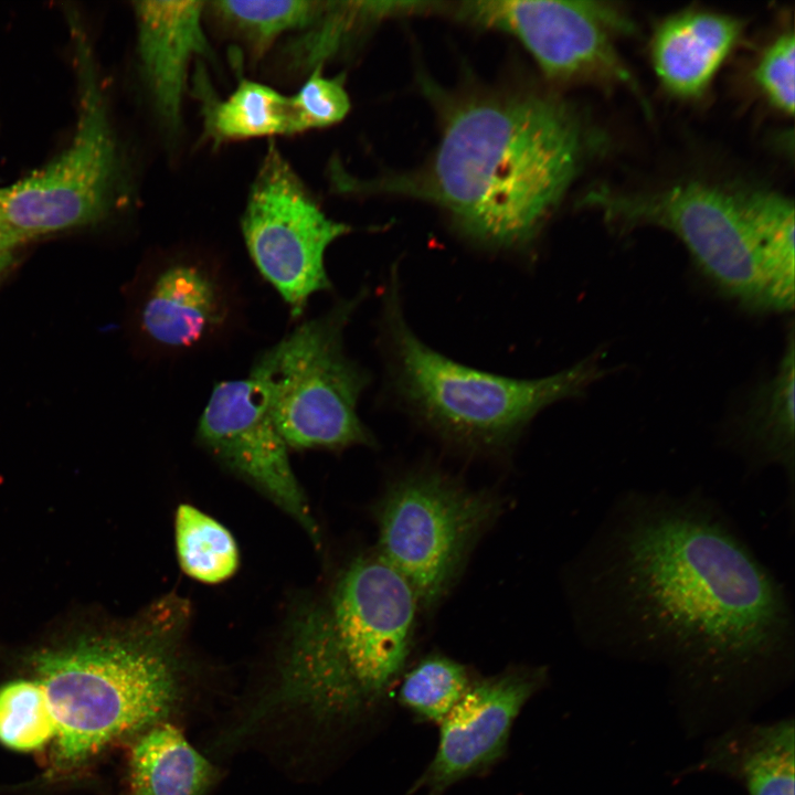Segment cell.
Masks as SVG:
<instances>
[{
  "label": "cell",
  "mask_w": 795,
  "mask_h": 795,
  "mask_svg": "<svg viewBox=\"0 0 795 795\" xmlns=\"http://www.w3.org/2000/svg\"><path fill=\"white\" fill-rule=\"evenodd\" d=\"M219 771L168 721L137 735L128 753V795H204Z\"/></svg>",
  "instance_id": "obj_17"
},
{
  "label": "cell",
  "mask_w": 795,
  "mask_h": 795,
  "mask_svg": "<svg viewBox=\"0 0 795 795\" xmlns=\"http://www.w3.org/2000/svg\"><path fill=\"white\" fill-rule=\"evenodd\" d=\"M186 618L180 602L167 600L139 632L82 638L31 656L56 729L50 781L80 774L109 749L168 721L183 695Z\"/></svg>",
  "instance_id": "obj_3"
},
{
  "label": "cell",
  "mask_w": 795,
  "mask_h": 795,
  "mask_svg": "<svg viewBox=\"0 0 795 795\" xmlns=\"http://www.w3.org/2000/svg\"><path fill=\"white\" fill-rule=\"evenodd\" d=\"M583 203L625 226L653 224L669 230L722 292L744 307L768 309L753 240L735 193L700 182L646 193L600 188L587 193Z\"/></svg>",
  "instance_id": "obj_9"
},
{
  "label": "cell",
  "mask_w": 795,
  "mask_h": 795,
  "mask_svg": "<svg viewBox=\"0 0 795 795\" xmlns=\"http://www.w3.org/2000/svg\"><path fill=\"white\" fill-rule=\"evenodd\" d=\"M471 682L462 664L434 655L420 661L404 677L399 698L416 716L439 724Z\"/></svg>",
  "instance_id": "obj_25"
},
{
  "label": "cell",
  "mask_w": 795,
  "mask_h": 795,
  "mask_svg": "<svg viewBox=\"0 0 795 795\" xmlns=\"http://www.w3.org/2000/svg\"><path fill=\"white\" fill-rule=\"evenodd\" d=\"M134 6L144 77L160 121L176 132L190 66L211 53L203 29L205 1L147 0Z\"/></svg>",
  "instance_id": "obj_15"
},
{
  "label": "cell",
  "mask_w": 795,
  "mask_h": 795,
  "mask_svg": "<svg viewBox=\"0 0 795 795\" xmlns=\"http://www.w3.org/2000/svg\"><path fill=\"white\" fill-rule=\"evenodd\" d=\"M176 547L183 572L203 583H220L239 566L233 536L220 522L190 505L176 513Z\"/></svg>",
  "instance_id": "obj_23"
},
{
  "label": "cell",
  "mask_w": 795,
  "mask_h": 795,
  "mask_svg": "<svg viewBox=\"0 0 795 795\" xmlns=\"http://www.w3.org/2000/svg\"><path fill=\"white\" fill-rule=\"evenodd\" d=\"M363 294L306 320L256 359L248 379L288 447L373 445L358 401L370 379L344 352L343 332Z\"/></svg>",
  "instance_id": "obj_6"
},
{
  "label": "cell",
  "mask_w": 795,
  "mask_h": 795,
  "mask_svg": "<svg viewBox=\"0 0 795 795\" xmlns=\"http://www.w3.org/2000/svg\"><path fill=\"white\" fill-rule=\"evenodd\" d=\"M303 131L325 128L341 121L350 109L342 77H326L321 67L310 72L298 92L292 95Z\"/></svg>",
  "instance_id": "obj_26"
},
{
  "label": "cell",
  "mask_w": 795,
  "mask_h": 795,
  "mask_svg": "<svg viewBox=\"0 0 795 795\" xmlns=\"http://www.w3.org/2000/svg\"><path fill=\"white\" fill-rule=\"evenodd\" d=\"M794 33L786 31L763 52L754 68V78L768 102L789 116L794 114Z\"/></svg>",
  "instance_id": "obj_27"
},
{
  "label": "cell",
  "mask_w": 795,
  "mask_h": 795,
  "mask_svg": "<svg viewBox=\"0 0 795 795\" xmlns=\"http://www.w3.org/2000/svg\"><path fill=\"white\" fill-rule=\"evenodd\" d=\"M241 231L257 271L298 318L312 295L330 288L326 251L351 227L326 215L272 144L250 188Z\"/></svg>",
  "instance_id": "obj_10"
},
{
  "label": "cell",
  "mask_w": 795,
  "mask_h": 795,
  "mask_svg": "<svg viewBox=\"0 0 795 795\" xmlns=\"http://www.w3.org/2000/svg\"><path fill=\"white\" fill-rule=\"evenodd\" d=\"M18 246L0 219V273L9 265Z\"/></svg>",
  "instance_id": "obj_28"
},
{
  "label": "cell",
  "mask_w": 795,
  "mask_h": 795,
  "mask_svg": "<svg viewBox=\"0 0 795 795\" xmlns=\"http://www.w3.org/2000/svg\"><path fill=\"white\" fill-rule=\"evenodd\" d=\"M239 294L215 261L169 255L156 268L138 320L145 338L168 356L201 350L227 336L239 318Z\"/></svg>",
  "instance_id": "obj_13"
},
{
  "label": "cell",
  "mask_w": 795,
  "mask_h": 795,
  "mask_svg": "<svg viewBox=\"0 0 795 795\" xmlns=\"http://www.w3.org/2000/svg\"><path fill=\"white\" fill-rule=\"evenodd\" d=\"M794 336L773 379L755 398L743 427V438L757 467L782 469L794 509Z\"/></svg>",
  "instance_id": "obj_21"
},
{
  "label": "cell",
  "mask_w": 795,
  "mask_h": 795,
  "mask_svg": "<svg viewBox=\"0 0 795 795\" xmlns=\"http://www.w3.org/2000/svg\"><path fill=\"white\" fill-rule=\"evenodd\" d=\"M417 598L377 552L356 559L328 610H309L294 627L289 655L307 691L350 712L401 671L415 628Z\"/></svg>",
  "instance_id": "obj_4"
},
{
  "label": "cell",
  "mask_w": 795,
  "mask_h": 795,
  "mask_svg": "<svg viewBox=\"0 0 795 795\" xmlns=\"http://www.w3.org/2000/svg\"><path fill=\"white\" fill-rule=\"evenodd\" d=\"M74 35L81 97L73 139L50 163L0 188V219L19 246L98 220L113 194L116 142L89 47L78 28Z\"/></svg>",
  "instance_id": "obj_8"
},
{
  "label": "cell",
  "mask_w": 795,
  "mask_h": 795,
  "mask_svg": "<svg viewBox=\"0 0 795 795\" xmlns=\"http://www.w3.org/2000/svg\"><path fill=\"white\" fill-rule=\"evenodd\" d=\"M459 18L517 38L542 72L559 82L624 84L637 89L615 40L632 30L610 3L553 0H477L455 8Z\"/></svg>",
  "instance_id": "obj_11"
},
{
  "label": "cell",
  "mask_w": 795,
  "mask_h": 795,
  "mask_svg": "<svg viewBox=\"0 0 795 795\" xmlns=\"http://www.w3.org/2000/svg\"><path fill=\"white\" fill-rule=\"evenodd\" d=\"M392 276L383 327L398 395L428 426L459 445L494 451L509 445L544 407L573 398L602 370L592 357L540 379H511L460 364L421 341L407 326Z\"/></svg>",
  "instance_id": "obj_5"
},
{
  "label": "cell",
  "mask_w": 795,
  "mask_h": 795,
  "mask_svg": "<svg viewBox=\"0 0 795 795\" xmlns=\"http://www.w3.org/2000/svg\"><path fill=\"white\" fill-rule=\"evenodd\" d=\"M55 732L44 690L36 680H13L0 687L2 745L18 752L43 751Z\"/></svg>",
  "instance_id": "obj_24"
},
{
  "label": "cell",
  "mask_w": 795,
  "mask_h": 795,
  "mask_svg": "<svg viewBox=\"0 0 795 795\" xmlns=\"http://www.w3.org/2000/svg\"><path fill=\"white\" fill-rule=\"evenodd\" d=\"M757 255L768 309L794 307V205L768 190L735 193Z\"/></svg>",
  "instance_id": "obj_20"
},
{
  "label": "cell",
  "mask_w": 795,
  "mask_h": 795,
  "mask_svg": "<svg viewBox=\"0 0 795 795\" xmlns=\"http://www.w3.org/2000/svg\"><path fill=\"white\" fill-rule=\"evenodd\" d=\"M197 436L216 459L259 488L314 541L319 540L289 462L288 446L248 378L215 384L200 416Z\"/></svg>",
  "instance_id": "obj_12"
},
{
  "label": "cell",
  "mask_w": 795,
  "mask_h": 795,
  "mask_svg": "<svg viewBox=\"0 0 795 795\" xmlns=\"http://www.w3.org/2000/svg\"><path fill=\"white\" fill-rule=\"evenodd\" d=\"M590 144L577 116L555 98L468 100L447 116L415 188L470 240L520 250L564 195Z\"/></svg>",
  "instance_id": "obj_2"
},
{
  "label": "cell",
  "mask_w": 795,
  "mask_h": 795,
  "mask_svg": "<svg viewBox=\"0 0 795 795\" xmlns=\"http://www.w3.org/2000/svg\"><path fill=\"white\" fill-rule=\"evenodd\" d=\"M793 720L750 727L724 739L707 761L739 777L749 795H794Z\"/></svg>",
  "instance_id": "obj_18"
},
{
  "label": "cell",
  "mask_w": 795,
  "mask_h": 795,
  "mask_svg": "<svg viewBox=\"0 0 795 795\" xmlns=\"http://www.w3.org/2000/svg\"><path fill=\"white\" fill-rule=\"evenodd\" d=\"M329 1L218 0L205 2V12L237 38L253 57L262 56L283 34L301 32L314 24Z\"/></svg>",
  "instance_id": "obj_22"
},
{
  "label": "cell",
  "mask_w": 795,
  "mask_h": 795,
  "mask_svg": "<svg viewBox=\"0 0 795 795\" xmlns=\"http://www.w3.org/2000/svg\"><path fill=\"white\" fill-rule=\"evenodd\" d=\"M742 31L731 15L687 10L664 20L651 41V60L662 86L671 94L702 95Z\"/></svg>",
  "instance_id": "obj_16"
},
{
  "label": "cell",
  "mask_w": 795,
  "mask_h": 795,
  "mask_svg": "<svg viewBox=\"0 0 795 795\" xmlns=\"http://www.w3.org/2000/svg\"><path fill=\"white\" fill-rule=\"evenodd\" d=\"M205 131L216 141L301 134L292 96L243 80L225 99L213 96L206 78L199 77Z\"/></svg>",
  "instance_id": "obj_19"
},
{
  "label": "cell",
  "mask_w": 795,
  "mask_h": 795,
  "mask_svg": "<svg viewBox=\"0 0 795 795\" xmlns=\"http://www.w3.org/2000/svg\"><path fill=\"white\" fill-rule=\"evenodd\" d=\"M500 502L451 477L422 470L398 479L377 509V553L412 587L421 610L448 593Z\"/></svg>",
  "instance_id": "obj_7"
},
{
  "label": "cell",
  "mask_w": 795,
  "mask_h": 795,
  "mask_svg": "<svg viewBox=\"0 0 795 795\" xmlns=\"http://www.w3.org/2000/svg\"><path fill=\"white\" fill-rule=\"evenodd\" d=\"M540 682V671L523 669L473 681L439 723L438 746L422 784L442 792L500 757L516 718Z\"/></svg>",
  "instance_id": "obj_14"
},
{
  "label": "cell",
  "mask_w": 795,
  "mask_h": 795,
  "mask_svg": "<svg viewBox=\"0 0 795 795\" xmlns=\"http://www.w3.org/2000/svg\"><path fill=\"white\" fill-rule=\"evenodd\" d=\"M569 586L576 627L593 647L711 681L791 664L785 586L698 489L617 495L572 563Z\"/></svg>",
  "instance_id": "obj_1"
}]
</instances>
